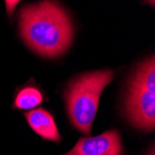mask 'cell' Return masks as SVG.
Masks as SVG:
<instances>
[{
    "instance_id": "obj_4",
    "label": "cell",
    "mask_w": 155,
    "mask_h": 155,
    "mask_svg": "<svg viewBox=\"0 0 155 155\" xmlns=\"http://www.w3.org/2000/svg\"><path fill=\"white\" fill-rule=\"evenodd\" d=\"M121 136L115 129L100 136L82 137L74 147L62 155H122Z\"/></svg>"
},
{
    "instance_id": "obj_5",
    "label": "cell",
    "mask_w": 155,
    "mask_h": 155,
    "mask_svg": "<svg viewBox=\"0 0 155 155\" xmlns=\"http://www.w3.org/2000/svg\"><path fill=\"white\" fill-rule=\"evenodd\" d=\"M25 117L32 129L40 137L54 142L61 141V134L52 115L48 110L39 108L26 112Z\"/></svg>"
},
{
    "instance_id": "obj_6",
    "label": "cell",
    "mask_w": 155,
    "mask_h": 155,
    "mask_svg": "<svg viewBox=\"0 0 155 155\" xmlns=\"http://www.w3.org/2000/svg\"><path fill=\"white\" fill-rule=\"evenodd\" d=\"M45 101V96L35 84H26L16 95L14 108L30 110Z\"/></svg>"
},
{
    "instance_id": "obj_3",
    "label": "cell",
    "mask_w": 155,
    "mask_h": 155,
    "mask_svg": "<svg viewBox=\"0 0 155 155\" xmlns=\"http://www.w3.org/2000/svg\"><path fill=\"white\" fill-rule=\"evenodd\" d=\"M155 61L146 60L137 69L126 100V111L131 123L143 131L155 126Z\"/></svg>"
},
{
    "instance_id": "obj_1",
    "label": "cell",
    "mask_w": 155,
    "mask_h": 155,
    "mask_svg": "<svg viewBox=\"0 0 155 155\" xmlns=\"http://www.w3.org/2000/svg\"><path fill=\"white\" fill-rule=\"evenodd\" d=\"M22 39L36 53L48 58L63 54L71 45L74 28L65 9L53 1L27 5L20 12Z\"/></svg>"
},
{
    "instance_id": "obj_2",
    "label": "cell",
    "mask_w": 155,
    "mask_h": 155,
    "mask_svg": "<svg viewBox=\"0 0 155 155\" xmlns=\"http://www.w3.org/2000/svg\"><path fill=\"white\" fill-rule=\"evenodd\" d=\"M114 77V71L101 70L82 74L69 83L65 91L68 116L81 133L90 135L101 93Z\"/></svg>"
},
{
    "instance_id": "obj_7",
    "label": "cell",
    "mask_w": 155,
    "mask_h": 155,
    "mask_svg": "<svg viewBox=\"0 0 155 155\" xmlns=\"http://www.w3.org/2000/svg\"><path fill=\"white\" fill-rule=\"evenodd\" d=\"M19 3V1H7L6 5H7V10H8V14L11 15L14 11V8L17 6V4Z\"/></svg>"
}]
</instances>
